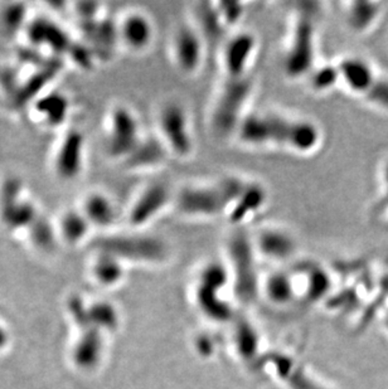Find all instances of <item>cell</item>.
Returning a JSON list of instances; mask_svg holds the SVG:
<instances>
[{"label":"cell","mask_w":388,"mask_h":389,"mask_svg":"<svg viewBox=\"0 0 388 389\" xmlns=\"http://www.w3.org/2000/svg\"><path fill=\"white\" fill-rule=\"evenodd\" d=\"M236 134L248 147H280L300 154L315 150L321 139L320 129L313 121L271 111L246 114Z\"/></svg>","instance_id":"cell-1"},{"label":"cell","mask_w":388,"mask_h":389,"mask_svg":"<svg viewBox=\"0 0 388 389\" xmlns=\"http://www.w3.org/2000/svg\"><path fill=\"white\" fill-rule=\"evenodd\" d=\"M247 181L239 176L227 175L211 183L184 185L174 194V203L180 215L192 218L227 215Z\"/></svg>","instance_id":"cell-2"},{"label":"cell","mask_w":388,"mask_h":389,"mask_svg":"<svg viewBox=\"0 0 388 389\" xmlns=\"http://www.w3.org/2000/svg\"><path fill=\"white\" fill-rule=\"evenodd\" d=\"M253 80L251 76L239 78L225 77L211 113L212 130L219 136L236 134L246 116V105L251 97Z\"/></svg>","instance_id":"cell-3"},{"label":"cell","mask_w":388,"mask_h":389,"mask_svg":"<svg viewBox=\"0 0 388 389\" xmlns=\"http://www.w3.org/2000/svg\"><path fill=\"white\" fill-rule=\"evenodd\" d=\"M317 31L309 12L300 14L294 23L290 43L284 57V71L290 78H300L313 72Z\"/></svg>","instance_id":"cell-4"},{"label":"cell","mask_w":388,"mask_h":389,"mask_svg":"<svg viewBox=\"0 0 388 389\" xmlns=\"http://www.w3.org/2000/svg\"><path fill=\"white\" fill-rule=\"evenodd\" d=\"M97 247L101 254L135 261H159L168 252L163 240L148 235H110L101 238Z\"/></svg>","instance_id":"cell-5"},{"label":"cell","mask_w":388,"mask_h":389,"mask_svg":"<svg viewBox=\"0 0 388 389\" xmlns=\"http://www.w3.org/2000/svg\"><path fill=\"white\" fill-rule=\"evenodd\" d=\"M159 130L162 140L171 154L188 158L193 153L194 142L191 133L189 117L179 102L169 101L159 113Z\"/></svg>","instance_id":"cell-6"},{"label":"cell","mask_w":388,"mask_h":389,"mask_svg":"<svg viewBox=\"0 0 388 389\" xmlns=\"http://www.w3.org/2000/svg\"><path fill=\"white\" fill-rule=\"evenodd\" d=\"M69 310L76 324L81 329V336L74 351L75 363L83 370L94 368L103 353V339L100 329L91 320L89 308L80 296H72L69 300Z\"/></svg>","instance_id":"cell-7"},{"label":"cell","mask_w":388,"mask_h":389,"mask_svg":"<svg viewBox=\"0 0 388 389\" xmlns=\"http://www.w3.org/2000/svg\"><path fill=\"white\" fill-rule=\"evenodd\" d=\"M205 40L197 28L182 24L174 32L171 53L178 69L185 74H196L205 57Z\"/></svg>","instance_id":"cell-8"},{"label":"cell","mask_w":388,"mask_h":389,"mask_svg":"<svg viewBox=\"0 0 388 389\" xmlns=\"http://www.w3.org/2000/svg\"><path fill=\"white\" fill-rule=\"evenodd\" d=\"M256 48L258 40L250 32H239L226 40L222 51V67L226 77L239 78L248 76Z\"/></svg>","instance_id":"cell-9"},{"label":"cell","mask_w":388,"mask_h":389,"mask_svg":"<svg viewBox=\"0 0 388 389\" xmlns=\"http://www.w3.org/2000/svg\"><path fill=\"white\" fill-rule=\"evenodd\" d=\"M171 201H174V195L168 184L163 181L151 183L137 197L130 209V224L137 229L146 226L157 218Z\"/></svg>","instance_id":"cell-10"},{"label":"cell","mask_w":388,"mask_h":389,"mask_svg":"<svg viewBox=\"0 0 388 389\" xmlns=\"http://www.w3.org/2000/svg\"><path fill=\"white\" fill-rule=\"evenodd\" d=\"M139 124L135 115L126 108H116L111 115L109 138L110 154L115 158H128L140 142Z\"/></svg>","instance_id":"cell-11"},{"label":"cell","mask_w":388,"mask_h":389,"mask_svg":"<svg viewBox=\"0 0 388 389\" xmlns=\"http://www.w3.org/2000/svg\"><path fill=\"white\" fill-rule=\"evenodd\" d=\"M337 67L341 82L355 94L364 96L377 80L371 63L361 57H346L337 63Z\"/></svg>","instance_id":"cell-12"},{"label":"cell","mask_w":388,"mask_h":389,"mask_svg":"<svg viewBox=\"0 0 388 389\" xmlns=\"http://www.w3.org/2000/svg\"><path fill=\"white\" fill-rule=\"evenodd\" d=\"M266 201L267 190L265 187L256 181H247L244 192L227 215L228 221L239 229L241 223H244L250 215L258 213L265 206Z\"/></svg>","instance_id":"cell-13"},{"label":"cell","mask_w":388,"mask_h":389,"mask_svg":"<svg viewBox=\"0 0 388 389\" xmlns=\"http://www.w3.org/2000/svg\"><path fill=\"white\" fill-rule=\"evenodd\" d=\"M124 43L134 51H143L154 38V27L149 18L142 13L129 14L119 28Z\"/></svg>","instance_id":"cell-14"},{"label":"cell","mask_w":388,"mask_h":389,"mask_svg":"<svg viewBox=\"0 0 388 389\" xmlns=\"http://www.w3.org/2000/svg\"><path fill=\"white\" fill-rule=\"evenodd\" d=\"M28 37L35 44H44L52 48L55 52H69L72 43L67 33L55 24L53 22L44 18L35 19L28 28Z\"/></svg>","instance_id":"cell-15"},{"label":"cell","mask_w":388,"mask_h":389,"mask_svg":"<svg viewBox=\"0 0 388 389\" xmlns=\"http://www.w3.org/2000/svg\"><path fill=\"white\" fill-rule=\"evenodd\" d=\"M255 246L262 255L271 258H286L294 254L296 241L292 233L280 227H267L260 231Z\"/></svg>","instance_id":"cell-16"},{"label":"cell","mask_w":388,"mask_h":389,"mask_svg":"<svg viewBox=\"0 0 388 389\" xmlns=\"http://www.w3.org/2000/svg\"><path fill=\"white\" fill-rule=\"evenodd\" d=\"M169 154L171 151L162 138L148 136L142 139L135 150L126 158V164L130 168L135 169L159 167L165 163Z\"/></svg>","instance_id":"cell-17"},{"label":"cell","mask_w":388,"mask_h":389,"mask_svg":"<svg viewBox=\"0 0 388 389\" xmlns=\"http://www.w3.org/2000/svg\"><path fill=\"white\" fill-rule=\"evenodd\" d=\"M83 138L78 131H71L62 142L57 158L58 174L65 179H72L80 173L82 165Z\"/></svg>","instance_id":"cell-18"},{"label":"cell","mask_w":388,"mask_h":389,"mask_svg":"<svg viewBox=\"0 0 388 389\" xmlns=\"http://www.w3.org/2000/svg\"><path fill=\"white\" fill-rule=\"evenodd\" d=\"M197 29L203 40L217 42L223 38L226 27L214 3H205L197 9Z\"/></svg>","instance_id":"cell-19"},{"label":"cell","mask_w":388,"mask_h":389,"mask_svg":"<svg viewBox=\"0 0 388 389\" xmlns=\"http://www.w3.org/2000/svg\"><path fill=\"white\" fill-rule=\"evenodd\" d=\"M1 220L9 229H19L31 227L38 217L35 206L26 201H15L7 204H0Z\"/></svg>","instance_id":"cell-20"},{"label":"cell","mask_w":388,"mask_h":389,"mask_svg":"<svg viewBox=\"0 0 388 389\" xmlns=\"http://www.w3.org/2000/svg\"><path fill=\"white\" fill-rule=\"evenodd\" d=\"M35 110L49 126H60L69 114V101L60 92L48 94L35 104Z\"/></svg>","instance_id":"cell-21"},{"label":"cell","mask_w":388,"mask_h":389,"mask_svg":"<svg viewBox=\"0 0 388 389\" xmlns=\"http://www.w3.org/2000/svg\"><path fill=\"white\" fill-rule=\"evenodd\" d=\"M380 4L372 1H354L347 10L348 24L355 32H364L373 26L380 15Z\"/></svg>","instance_id":"cell-22"},{"label":"cell","mask_w":388,"mask_h":389,"mask_svg":"<svg viewBox=\"0 0 388 389\" xmlns=\"http://www.w3.org/2000/svg\"><path fill=\"white\" fill-rule=\"evenodd\" d=\"M85 215L96 226L108 227L115 221V208L109 198L103 194H92L85 204Z\"/></svg>","instance_id":"cell-23"},{"label":"cell","mask_w":388,"mask_h":389,"mask_svg":"<svg viewBox=\"0 0 388 389\" xmlns=\"http://www.w3.org/2000/svg\"><path fill=\"white\" fill-rule=\"evenodd\" d=\"M60 62H49L44 67L42 68L38 74H35L31 80L28 81L26 86L17 92L15 96V104L18 105H24L26 102L31 100L35 94H38L42 88L47 85L49 80H52L55 77L57 72L60 71Z\"/></svg>","instance_id":"cell-24"},{"label":"cell","mask_w":388,"mask_h":389,"mask_svg":"<svg viewBox=\"0 0 388 389\" xmlns=\"http://www.w3.org/2000/svg\"><path fill=\"white\" fill-rule=\"evenodd\" d=\"M95 275L103 285H114L123 276L120 260L109 254H101L96 261Z\"/></svg>","instance_id":"cell-25"},{"label":"cell","mask_w":388,"mask_h":389,"mask_svg":"<svg viewBox=\"0 0 388 389\" xmlns=\"http://www.w3.org/2000/svg\"><path fill=\"white\" fill-rule=\"evenodd\" d=\"M62 233L71 243L82 240L89 231V220L78 212H69L62 218Z\"/></svg>","instance_id":"cell-26"},{"label":"cell","mask_w":388,"mask_h":389,"mask_svg":"<svg viewBox=\"0 0 388 389\" xmlns=\"http://www.w3.org/2000/svg\"><path fill=\"white\" fill-rule=\"evenodd\" d=\"M341 82V76L337 65H324L321 67L315 68L310 74V86L315 92L329 91Z\"/></svg>","instance_id":"cell-27"},{"label":"cell","mask_w":388,"mask_h":389,"mask_svg":"<svg viewBox=\"0 0 388 389\" xmlns=\"http://www.w3.org/2000/svg\"><path fill=\"white\" fill-rule=\"evenodd\" d=\"M29 231H31L29 233H31L32 241L40 249H48L53 246L55 232L46 218L37 217L35 221L32 223V226L29 227Z\"/></svg>","instance_id":"cell-28"},{"label":"cell","mask_w":388,"mask_h":389,"mask_svg":"<svg viewBox=\"0 0 388 389\" xmlns=\"http://www.w3.org/2000/svg\"><path fill=\"white\" fill-rule=\"evenodd\" d=\"M90 317L99 329H112L116 325V311L106 302H97L89 308Z\"/></svg>","instance_id":"cell-29"},{"label":"cell","mask_w":388,"mask_h":389,"mask_svg":"<svg viewBox=\"0 0 388 389\" xmlns=\"http://www.w3.org/2000/svg\"><path fill=\"white\" fill-rule=\"evenodd\" d=\"M26 19V7L23 4H10L1 14V23L4 31L9 34H15L21 29Z\"/></svg>","instance_id":"cell-30"},{"label":"cell","mask_w":388,"mask_h":389,"mask_svg":"<svg viewBox=\"0 0 388 389\" xmlns=\"http://www.w3.org/2000/svg\"><path fill=\"white\" fill-rule=\"evenodd\" d=\"M214 4L227 28L236 26L245 14L244 4L239 1H218Z\"/></svg>","instance_id":"cell-31"},{"label":"cell","mask_w":388,"mask_h":389,"mask_svg":"<svg viewBox=\"0 0 388 389\" xmlns=\"http://www.w3.org/2000/svg\"><path fill=\"white\" fill-rule=\"evenodd\" d=\"M364 97L367 99L368 102L373 104L376 106L388 110V78L377 77L373 86L369 88Z\"/></svg>","instance_id":"cell-32"},{"label":"cell","mask_w":388,"mask_h":389,"mask_svg":"<svg viewBox=\"0 0 388 389\" xmlns=\"http://www.w3.org/2000/svg\"><path fill=\"white\" fill-rule=\"evenodd\" d=\"M22 188H23V184H22L21 179H18L15 176L8 178L7 181L3 183V187L0 190V204L19 201Z\"/></svg>","instance_id":"cell-33"},{"label":"cell","mask_w":388,"mask_h":389,"mask_svg":"<svg viewBox=\"0 0 388 389\" xmlns=\"http://www.w3.org/2000/svg\"><path fill=\"white\" fill-rule=\"evenodd\" d=\"M69 54L74 57V60L80 63L82 67H90L91 63H92V60H91V53L85 47H81L78 44H74L71 51H69Z\"/></svg>","instance_id":"cell-34"},{"label":"cell","mask_w":388,"mask_h":389,"mask_svg":"<svg viewBox=\"0 0 388 389\" xmlns=\"http://www.w3.org/2000/svg\"><path fill=\"white\" fill-rule=\"evenodd\" d=\"M99 4L95 3H82L78 6V13L81 14L82 19L85 22L94 20Z\"/></svg>","instance_id":"cell-35"},{"label":"cell","mask_w":388,"mask_h":389,"mask_svg":"<svg viewBox=\"0 0 388 389\" xmlns=\"http://www.w3.org/2000/svg\"><path fill=\"white\" fill-rule=\"evenodd\" d=\"M382 181H383V188H385V197L388 201V161L382 169Z\"/></svg>","instance_id":"cell-36"},{"label":"cell","mask_w":388,"mask_h":389,"mask_svg":"<svg viewBox=\"0 0 388 389\" xmlns=\"http://www.w3.org/2000/svg\"><path fill=\"white\" fill-rule=\"evenodd\" d=\"M8 339H9V336H8L7 330L4 329L3 326H0V349L7 345Z\"/></svg>","instance_id":"cell-37"}]
</instances>
